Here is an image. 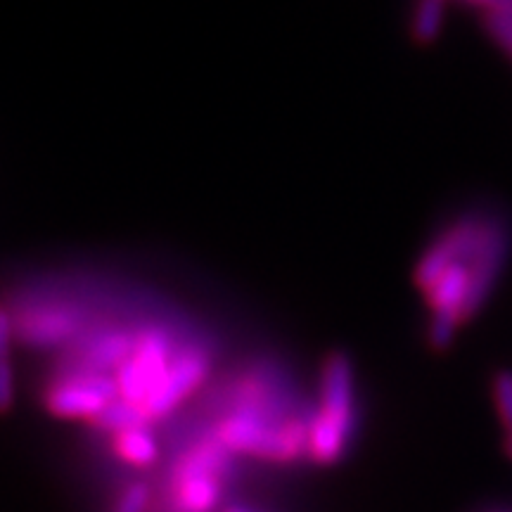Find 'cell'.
Listing matches in <instances>:
<instances>
[{"instance_id": "cell-6", "label": "cell", "mask_w": 512, "mask_h": 512, "mask_svg": "<svg viewBox=\"0 0 512 512\" xmlns=\"http://www.w3.org/2000/svg\"><path fill=\"white\" fill-rule=\"evenodd\" d=\"M482 228V216L467 214L432 242L430 249L420 256L418 266H415V283H418L422 292H430L432 285L437 283L451 264L472 259L479 240H482Z\"/></svg>"}, {"instance_id": "cell-12", "label": "cell", "mask_w": 512, "mask_h": 512, "mask_svg": "<svg viewBox=\"0 0 512 512\" xmlns=\"http://www.w3.org/2000/svg\"><path fill=\"white\" fill-rule=\"evenodd\" d=\"M147 505H150V486L138 482L128 486L124 494H121L114 512H145Z\"/></svg>"}, {"instance_id": "cell-1", "label": "cell", "mask_w": 512, "mask_h": 512, "mask_svg": "<svg viewBox=\"0 0 512 512\" xmlns=\"http://www.w3.org/2000/svg\"><path fill=\"white\" fill-rule=\"evenodd\" d=\"M356 425L354 368L344 354H332L320 373V406L309 420V458L332 465L347 451Z\"/></svg>"}, {"instance_id": "cell-10", "label": "cell", "mask_w": 512, "mask_h": 512, "mask_svg": "<svg viewBox=\"0 0 512 512\" xmlns=\"http://www.w3.org/2000/svg\"><path fill=\"white\" fill-rule=\"evenodd\" d=\"M441 24H444V0H418V8L413 15L415 41H434L439 36Z\"/></svg>"}, {"instance_id": "cell-4", "label": "cell", "mask_w": 512, "mask_h": 512, "mask_svg": "<svg viewBox=\"0 0 512 512\" xmlns=\"http://www.w3.org/2000/svg\"><path fill=\"white\" fill-rule=\"evenodd\" d=\"M228 448L211 439V444L195 446L178 460L174 477L176 512H209L221 498V472L226 470Z\"/></svg>"}, {"instance_id": "cell-16", "label": "cell", "mask_w": 512, "mask_h": 512, "mask_svg": "<svg viewBox=\"0 0 512 512\" xmlns=\"http://www.w3.org/2000/svg\"><path fill=\"white\" fill-rule=\"evenodd\" d=\"M228 512H249V510H242V508H230Z\"/></svg>"}, {"instance_id": "cell-14", "label": "cell", "mask_w": 512, "mask_h": 512, "mask_svg": "<svg viewBox=\"0 0 512 512\" xmlns=\"http://www.w3.org/2000/svg\"><path fill=\"white\" fill-rule=\"evenodd\" d=\"M465 3L482 8L486 15H503L512 17V0H465Z\"/></svg>"}, {"instance_id": "cell-8", "label": "cell", "mask_w": 512, "mask_h": 512, "mask_svg": "<svg viewBox=\"0 0 512 512\" xmlns=\"http://www.w3.org/2000/svg\"><path fill=\"white\" fill-rule=\"evenodd\" d=\"M114 453L133 467H147L157 460V441L147 427H128L112 434Z\"/></svg>"}, {"instance_id": "cell-7", "label": "cell", "mask_w": 512, "mask_h": 512, "mask_svg": "<svg viewBox=\"0 0 512 512\" xmlns=\"http://www.w3.org/2000/svg\"><path fill=\"white\" fill-rule=\"evenodd\" d=\"M10 318L15 337L36 347L74 342L86 325L74 306L64 304H27Z\"/></svg>"}, {"instance_id": "cell-17", "label": "cell", "mask_w": 512, "mask_h": 512, "mask_svg": "<svg viewBox=\"0 0 512 512\" xmlns=\"http://www.w3.org/2000/svg\"><path fill=\"white\" fill-rule=\"evenodd\" d=\"M444 3H446V0H444Z\"/></svg>"}, {"instance_id": "cell-13", "label": "cell", "mask_w": 512, "mask_h": 512, "mask_svg": "<svg viewBox=\"0 0 512 512\" xmlns=\"http://www.w3.org/2000/svg\"><path fill=\"white\" fill-rule=\"evenodd\" d=\"M484 27L498 46H501L505 53L512 55V17L484 15Z\"/></svg>"}, {"instance_id": "cell-15", "label": "cell", "mask_w": 512, "mask_h": 512, "mask_svg": "<svg viewBox=\"0 0 512 512\" xmlns=\"http://www.w3.org/2000/svg\"><path fill=\"white\" fill-rule=\"evenodd\" d=\"M505 451H508V456L512 458V434H508V441H505Z\"/></svg>"}, {"instance_id": "cell-9", "label": "cell", "mask_w": 512, "mask_h": 512, "mask_svg": "<svg viewBox=\"0 0 512 512\" xmlns=\"http://www.w3.org/2000/svg\"><path fill=\"white\" fill-rule=\"evenodd\" d=\"M12 339L15 328L8 311H0V413H8L15 403V373H12Z\"/></svg>"}, {"instance_id": "cell-3", "label": "cell", "mask_w": 512, "mask_h": 512, "mask_svg": "<svg viewBox=\"0 0 512 512\" xmlns=\"http://www.w3.org/2000/svg\"><path fill=\"white\" fill-rule=\"evenodd\" d=\"M46 408L57 418L91 420L100 418L119 399L114 375L88 370H57L46 387Z\"/></svg>"}, {"instance_id": "cell-2", "label": "cell", "mask_w": 512, "mask_h": 512, "mask_svg": "<svg viewBox=\"0 0 512 512\" xmlns=\"http://www.w3.org/2000/svg\"><path fill=\"white\" fill-rule=\"evenodd\" d=\"M181 349L176 344V337L166 328L157 325H145L140 328L138 347L128 356V361L114 373L117 382L119 399L136 408L140 413L143 403L150 399V394L159 387L164 375L169 373L171 363H174L176 351Z\"/></svg>"}, {"instance_id": "cell-5", "label": "cell", "mask_w": 512, "mask_h": 512, "mask_svg": "<svg viewBox=\"0 0 512 512\" xmlns=\"http://www.w3.org/2000/svg\"><path fill=\"white\" fill-rule=\"evenodd\" d=\"M211 356L209 349L202 344H183L176 351L174 363H171L169 373L164 375V380L159 382V387L150 394V399L143 403L140 415L150 425L152 420L164 418L169 415L183 399L195 392L197 387L204 382V377L209 373Z\"/></svg>"}, {"instance_id": "cell-11", "label": "cell", "mask_w": 512, "mask_h": 512, "mask_svg": "<svg viewBox=\"0 0 512 512\" xmlns=\"http://www.w3.org/2000/svg\"><path fill=\"white\" fill-rule=\"evenodd\" d=\"M494 401L505 430H508V434H512V370H501V373H496Z\"/></svg>"}]
</instances>
